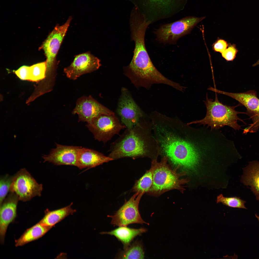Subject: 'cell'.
<instances>
[{"label": "cell", "mask_w": 259, "mask_h": 259, "mask_svg": "<svg viewBox=\"0 0 259 259\" xmlns=\"http://www.w3.org/2000/svg\"><path fill=\"white\" fill-rule=\"evenodd\" d=\"M150 119L160 156L178 168L194 169L209 150L201 129H196L177 117L152 112Z\"/></svg>", "instance_id": "cell-1"}, {"label": "cell", "mask_w": 259, "mask_h": 259, "mask_svg": "<svg viewBox=\"0 0 259 259\" xmlns=\"http://www.w3.org/2000/svg\"><path fill=\"white\" fill-rule=\"evenodd\" d=\"M160 156L151 120L141 119L132 128L127 129L113 144L108 156L113 160L124 157H147L157 159Z\"/></svg>", "instance_id": "cell-2"}, {"label": "cell", "mask_w": 259, "mask_h": 259, "mask_svg": "<svg viewBox=\"0 0 259 259\" xmlns=\"http://www.w3.org/2000/svg\"><path fill=\"white\" fill-rule=\"evenodd\" d=\"M151 23L140 15H134L130 18L131 37L135 46L132 59L127 68L139 79L141 85L147 89L155 84H166L169 82L168 79L154 66L145 47V32Z\"/></svg>", "instance_id": "cell-3"}, {"label": "cell", "mask_w": 259, "mask_h": 259, "mask_svg": "<svg viewBox=\"0 0 259 259\" xmlns=\"http://www.w3.org/2000/svg\"><path fill=\"white\" fill-rule=\"evenodd\" d=\"M215 93L214 101L209 98L207 94H206V100L204 101L206 108L205 117L202 119L193 121L188 124H198L204 126L207 125V127H210L212 130H217L225 126H227L235 130H239L241 129V126L238 124V121L244 122L237 115L240 114H246V112L235 110V108L239 106V105L231 106L223 104L218 100L217 93Z\"/></svg>", "instance_id": "cell-4"}, {"label": "cell", "mask_w": 259, "mask_h": 259, "mask_svg": "<svg viewBox=\"0 0 259 259\" xmlns=\"http://www.w3.org/2000/svg\"><path fill=\"white\" fill-rule=\"evenodd\" d=\"M157 159L152 160L151 165L153 167V182L148 192V194L159 196L170 190L177 189L183 192L185 190L184 185L189 181L188 178L180 179L185 176L186 171L177 172V169H173L168 163L166 156L162 157L159 162Z\"/></svg>", "instance_id": "cell-5"}, {"label": "cell", "mask_w": 259, "mask_h": 259, "mask_svg": "<svg viewBox=\"0 0 259 259\" xmlns=\"http://www.w3.org/2000/svg\"><path fill=\"white\" fill-rule=\"evenodd\" d=\"M149 20L171 15L182 9L184 0H129Z\"/></svg>", "instance_id": "cell-6"}, {"label": "cell", "mask_w": 259, "mask_h": 259, "mask_svg": "<svg viewBox=\"0 0 259 259\" xmlns=\"http://www.w3.org/2000/svg\"><path fill=\"white\" fill-rule=\"evenodd\" d=\"M204 17H189L161 25L156 31L157 40L165 43H174L180 38L188 34Z\"/></svg>", "instance_id": "cell-7"}, {"label": "cell", "mask_w": 259, "mask_h": 259, "mask_svg": "<svg viewBox=\"0 0 259 259\" xmlns=\"http://www.w3.org/2000/svg\"><path fill=\"white\" fill-rule=\"evenodd\" d=\"M72 19L70 16L63 24L57 25L39 48L43 50L46 57L47 72H54L56 69V56Z\"/></svg>", "instance_id": "cell-8"}, {"label": "cell", "mask_w": 259, "mask_h": 259, "mask_svg": "<svg viewBox=\"0 0 259 259\" xmlns=\"http://www.w3.org/2000/svg\"><path fill=\"white\" fill-rule=\"evenodd\" d=\"M42 185L38 183L25 169H21L13 176L10 192L14 193L19 200L29 201L36 196H40Z\"/></svg>", "instance_id": "cell-9"}, {"label": "cell", "mask_w": 259, "mask_h": 259, "mask_svg": "<svg viewBox=\"0 0 259 259\" xmlns=\"http://www.w3.org/2000/svg\"><path fill=\"white\" fill-rule=\"evenodd\" d=\"M212 90L235 99L246 108V114L251 119L253 123L244 130V133L255 132L258 130L259 128V99L256 92L252 90L242 93H230L213 88Z\"/></svg>", "instance_id": "cell-10"}, {"label": "cell", "mask_w": 259, "mask_h": 259, "mask_svg": "<svg viewBox=\"0 0 259 259\" xmlns=\"http://www.w3.org/2000/svg\"><path fill=\"white\" fill-rule=\"evenodd\" d=\"M86 126L95 140L104 143L126 127L121 124L114 114L99 116L88 123Z\"/></svg>", "instance_id": "cell-11"}, {"label": "cell", "mask_w": 259, "mask_h": 259, "mask_svg": "<svg viewBox=\"0 0 259 259\" xmlns=\"http://www.w3.org/2000/svg\"><path fill=\"white\" fill-rule=\"evenodd\" d=\"M144 194L135 193L113 215H108L112 218L111 223L115 226H127L130 224H143L149 225L141 218L139 210V205Z\"/></svg>", "instance_id": "cell-12"}, {"label": "cell", "mask_w": 259, "mask_h": 259, "mask_svg": "<svg viewBox=\"0 0 259 259\" xmlns=\"http://www.w3.org/2000/svg\"><path fill=\"white\" fill-rule=\"evenodd\" d=\"M72 113L78 115V122H86L87 123L100 115L114 114L113 112L102 105L91 96H83L78 98Z\"/></svg>", "instance_id": "cell-13"}, {"label": "cell", "mask_w": 259, "mask_h": 259, "mask_svg": "<svg viewBox=\"0 0 259 259\" xmlns=\"http://www.w3.org/2000/svg\"><path fill=\"white\" fill-rule=\"evenodd\" d=\"M117 109L123 123L130 129L136 125L143 116V113L127 90H122Z\"/></svg>", "instance_id": "cell-14"}, {"label": "cell", "mask_w": 259, "mask_h": 259, "mask_svg": "<svg viewBox=\"0 0 259 259\" xmlns=\"http://www.w3.org/2000/svg\"><path fill=\"white\" fill-rule=\"evenodd\" d=\"M100 62L98 58L87 52L75 56L72 62L64 71L67 77L75 80L82 75L98 69L101 65Z\"/></svg>", "instance_id": "cell-15"}, {"label": "cell", "mask_w": 259, "mask_h": 259, "mask_svg": "<svg viewBox=\"0 0 259 259\" xmlns=\"http://www.w3.org/2000/svg\"><path fill=\"white\" fill-rule=\"evenodd\" d=\"M56 144V148L52 149L49 154L42 156L44 162L48 161L57 165L77 166V155L81 147L65 146L57 143Z\"/></svg>", "instance_id": "cell-16"}, {"label": "cell", "mask_w": 259, "mask_h": 259, "mask_svg": "<svg viewBox=\"0 0 259 259\" xmlns=\"http://www.w3.org/2000/svg\"><path fill=\"white\" fill-rule=\"evenodd\" d=\"M19 199L14 193L10 192L0 205V241L4 243L6 232L9 225L17 216V209Z\"/></svg>", "instance_id": "cell-17"}, {"label": "cell", "mask_w": 259, "mask_h": 259, "mask_svg": "<svg viewBox=\"0 0 259 259\" xmlns=\"http://www.w3.org/2000/svg\"><path fill=\"white\" fill-rule=\"evenodd\" d=\"M113 160L96 151L81 147L77 155V166L80 169H89Z\"/></svg>", "instance_id": "cell-18"}, {"label": "cell", "mask_w": 259, "mask_h": 259, "mask_svg": "<svg viewBox=\"0 0 259 259\" xmlns=\"http://www.w3.org/2000/svg\"><path fill=\"white\" fill-rule=\"evenodd\" d=\"M241 181L243 184L250 188L259 201V162H249L243 169Z\"/></svg>", "instance_id": "cell-19"}, {"label": "cell", "mask_w": 259, "mask_h": 259, "mask_svg": "<svg viewBox=\"0 0 259 259\" xmlns=\"http://www.w3.org/2000/svg\"><path fill=\"white\" fill-rule=\"evenodd\" d=\"M147 230L144 228L136 229L127 226H121L110 231L103 232L101 234L114 236L122 242L125 248L130 245L135 237L146 232Z\"/></svg>", "instance_id": "cell-20"}, {"label": "cell", "mask_w": 259, "mask_h": 259, "mask_svg": "<svg viewBox=\"0 0 259 259\" xmlns=\"http://www.w3.org/2000/svg\"><path fill=\"white\" fill-rule=\"evenodd\" d=\"M73 204L71 203L66 207L53 211L47 209L44 217L39 222L44 225L52 228L66 217L76 212L71 207Z\"/></svg>", "instance_id": "cell-21"}, {"label": "cell", "mask_w": 259, "mask_h": 259, "mask_svg": "<svg viewBox=\"0 0 259 259\" xmlns=\"http://www.w3.org/2000/svg\"><path fill=\"white\" fill-rule=\"evenodd\" d=\"M52 228L39 222L27 229L18 239L15 240V246H22L37 240L44 235Z\"/></svg>", "instance_id": "cell-22"}, {"label": "cell", "mask_w": 259, "mask_h": 259, "mask_svg": "<svg viewBox=\"0 0 259 259\" xmlns=\"http://www.w3.org/2000/svg\"><path fill=\"white\" fill-rule=\"evenodd\" d=\"M144 252L141 242L135 241L120 252L116 257L119 259H143Z\"/></svg>", "instance_id": "cell-23"}, {"label": "cell", "mask_w": 259, "mask_h": 259, "mask_svg": "<svg viewBox=\"0 0 259 259\" xmlns=\"http://www.w3.org/2000/svg\"><path fill=\"white\" fill-rule=\"evenodd\" d=\"M153 167L151 165L150 169L138 180L136 181L132 189L135 193H147L150 190L153 182Z\"/></svg>", "instance_id": "cell-24"}, {"label": "cell", "mask_w": 259, "mask_h": 259, "mask_svg": "<svg viewBox=\"0 0 259 259\" xmlns=\"http://www.w3.org/2000/svg\"><path fill=\"white\" fill-rule=\"evenodd\" d=\"M46 61L38 63L30 66L29 81L38 82L44 79L46 72Z\"/></svg>", "instance_id": "cell-25"}, {"label": "cell", "mask_w": 259, "mask_h": 259, "mask_svg": "<svg viewBox=\"0 0 259 259\" xmlns=\"http://www.w3.org/2000/svg\"><path fill=\"white\" fill-rule=\"evenodd\" d=\"M217 202L221 203L225 205L231 207L247 209L245 206L246 201L236 197H226L221 194L217 197Z\"/></svg>", "instance_id": "cell-26"}, {"label": "cell", "mask_w": 259, "mask_h": 259, "mask_svg": "<svg viewBox=\"0 0 259 259\" xmlns=\"http://www.w3.org/2000/svg\"><path fill=\"white\" fill-rule=\"evenodd\" d=\"M13 176L7 174L0 178V205L6 198L10 188Z\"/></svg>", "instance_id": "cell-27"}, {"label": "cell", "mask_w": 259, "mask_h": 259, "mask_svg": "<svg viewBox=\"0 0 259 259\" xmlns=\"http://www.w3.org/2000/svg\"><path fill=\"white\" fill-rule=\"evenodd\" d=\"M238 52L235 44L230 45L227 48L221 53L222 57L228 61H232L236 57Z\"/></svg>", "instance_id": "cell-28"}, {"label": "cell", "mask_w": 259, "mask_h": 259, "mask_svg": "<svg viewBox=\"0 0 259 259\" xmlns=\"http://www.w3.org/2000/svg\"><path fill=\"white\" fill-rule=\"evenodd\" d=\"M16 74L20 79L23 80H29L30 66L23 65L14 71Z\"/></svg>", "instance_id": "cell-29"}, {"label": "cell", "mask_w": 259, "mask_h": 259, "mask_svg": "<svg viewBox=\"0 0 259 259\" xmlns=\"http://www.w3.org/2000/svg\"><path fill=\"white\" fill-rule=\"evenodd\" d=\"M228 44L226 41L221 39L217 40L214 44L213 49L216 52H219L221 53L227 48Z\"/></svg>", "instance_id": "cell-30"}, {"label": "cell", "mask_w": 259, "mask_h": 259, "mask_svg": "<svg viewBox=\"0 0 259 259\" xmlns=\"http://www.w3.org/2000/svg\"><path fill=\"white\" fill-rule=\"evenodd\" d=\"M259 65V59L258 60V61L255 63H254L253 65V66H255L256 65Z\"/></svg>", "instance_id": "cell-31"}, {"label": "cell", "mask_w": 259, "mask_h": 259, "mask_svg": "<svg viewBox=\"0 0 259 259\" xmlns=\"http://www.w3.org/2000/svg\"><path fill=\"white\" fill-rule=\"evenodd\" d=\"M255 216L257 218L258 221L259 222V216L256 214L255 215Z\"/></svg>", "instance_id": "cell-32"}]
</instances>
